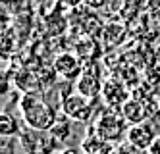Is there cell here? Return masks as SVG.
<instances>
[{
  "instance_id": "obj_1",
  "label": "cell",
  "mask_w": 160,
  "mask_h": 154,
  "mask_svg": "<svg viewBox=\"0 0 160 154\" xmlns=\"http://www.w3.org/2000/svg\"><path fill=\"white\" fill-rule=\"evenodd\" d=\"M19 114L21 120L29 129H37V131H48V129L56 123L58 114L52 106L35 97L33 92H25L19 100Z\"/></svg>"
},
{
  "instance_id": "obj_2",
  "label": "cell",
  "mask_w": 160,
  "mask_h": 154,
  "mask_svg": "<svg viewBox=\"0 0 160 154\" xmlns=\"http://www.w3.org/2000/svg\"><path fill=\"white\" fill-rule=\"evenodd\" d=\"M125 122L123 117L116 112H104V114H100L97 117V122L93 125V135L100 137V139H104L106 143H118V141L123 137V135H128V129H125Z\"/></svg>"
},
{
  "instance_id": "obj_3",
  "label": "cell",
  "mask_w": 160,
  "mask_h": 154,
  "mask_svg": "<svg viewBox=\"0 0 160 154\" xmlns=\"http://www.w3.org/2000/svg\"><path fill=\"white\" fill-rule=\"evenodd\" d=\"M19 145L27 154H52L58 148V143L48 131H37L29 127L19 135Z\"/></svg>"
},
{
  "instance_id": "obj_4",
  "label": "cell",
  "mask_w": 160,
  "mask_h": 154,
  "mask_svg": "<svg viewBox=\"0 0 160 154\" xmlns=\"http://www.w3.org/2000/svg\"><path fill=\"white\" fill-rule=\"evenodd\" d=\"M62 112L72 122H89L93 117V100L79 92H72L62 100Z\"/></svg>"
},
{
  "instance_id": "obj_5",
  "label": "cell",
  "mask_w": 160,
  "mask_h": 154,
  "mask_svg": "<svg viewBox=\"0 0 160 154\" xmlns=\"http://www.w3.org/2000/svg\"><path fill=\"white\" fill-rule=\"evenodd\" d=\"M128 143L135 148H139L143 152H148V148H151L154 145L156 141V129L151 122H141V123H135V125H129L128 127Z\"/></svg>"
},
{
  "instance_id": "obj_6",
  "label": "cell",
  "mask_w": 160,
  "mask_h": 154,
  "mask_svg": "<svg viewBox=\"0 0 160 154\" xmlns=\"http://www.w3.org/2000/svg\"><path fill=\"white\" fill-rule=\"evenodd\" d=\"M100 97L104 98L106 106H110V108H114V110H120L122 106L131 98V94H129L128 89H125V85H123L122 81L108 79V81L102 83V92H100Z\"/></svg>"
},
{
  "instance_id": "obj_7",
  "label": "cell",
  "mask_w": 160,
  "mask_h": 154,
  "mask_svg": "<svg viewBox=\"0 0 160 154\" xmlns=\"http://www.w3.org/2000/svg\"><path fill=\"white\" fill-rule=\"evenodd\" d=\"M52 67H54V73L60 75V77L66 79V81H72V79L77 81L79 75L85 72V69L81 67V62H79L73 54H70V52H64V54H58V56H56Z\"/></svg>"
},
{
  "instance_id": "obj_8",
  "label": "cell",
  "mask_w": 160,
  "mask_h": 154,
  "mask_svg": "<svg viewBox=\"0 0 160 154\" xmlns=\"http://www.w3.org/2000/svg\"><path fill=\"white\" fill-rule=\"evenodd\" d=\"M75 92L83 94V97H87L91 100H95L102 92V83L95 73H91L89 69H85V72L79 75V79L75 81Z\"/></svg>"
},
{
  "instance_id": "obj_9",
  "label": "cell",
  "mask_w": 160,
  "mask_h": 154,
  "mask_svg": "<svg viewBox=\"0 0 160 154\" xmlns=\"http://www.w3.org/2000/svg\"><path fill=\"white\" fill-rule=\"evenodd\" d=\"M120 116H122L128 123L135 125V123H141V122H147V120H148V110L145 108L143 100H137V98L131 97V98L120 108Z\"/></svg>"
},
{
  "instance_id": "obj_10",
  "label": "cell",
  "mask_w": 160,
  "mask_h": 154,
  "mask_svg": "<svg viewBox=\"0 0 160 154\" xmlns=\"http://www.w3.org/2000/svg\"><path fill=\"white\" fill-rule=\"evenodd\" d=\"M81 150L87 152V154H110L112 152V145L106 143L104 139L97 137V135H93V137L89 135V137H85L81 141Z\"/></svg>"
},
{
  "instance_id": "obj_11",
  "label": "cell",
  "mask_w": 160,
  "mask_h": 154,
  "mask_svg": "<svg viewBox=\"0 0 160 154\" xmlns=\"http://www.w3.org/2000/svg\"><path fill=\"white\" fill-rule=\"evenodd\" d=\"M70 122L72 120H68V117H64V120H56V123L48 129V133L52 135V139L58 145L70 139V135H72V123Z\"/></svg>"
},
{
  "instance_id": "obj_12",
  "label": "cell",
  "mask_w": 160,
  "mask_h": 154,
  "mask_svg": "<svg viewBox=\"0 0 160 154\" xmlns=\"http://www.w3.org/2000/svg\"><path fill=\"white\" fill-rule=\"evenodd\" d=\"M0 135L2 137H16L21 135L19 133V123L16 122L14 116H10L8 112H4L0 116Z\"/></svg>"
},
{
  "instance_id": "obj_13",
  "label": "cell",
  "mask_w": 160,
  "mask_h": 154,
  "mask_svg": "<svg viewBox=\"0 0 160 154\" xmlns=\"http://www.w3.org/2000/svg\"><path fill=\"white\" fill-rule=\"evenodd\" d=\"M110 154H148V152H143V150H139V148L131 147L129 143H125V145H120V147H116V148H112Z\"/></svg>"
},
{
  "instance_id": "obj_14",
  "label": "cell",
  "mask_w": 160,
  "mask_h": 154,
  "mask_svg": "<svg viewBox=\"0 0 160 154\" xmlns=\"http://www.w3.org/2000/svg\"><path fill=\"white\" fill-rule=\"evenodd\" d=\"M154 60H156V64L160 66V44L156 46V50H154Z\"/></svg>"
},
{
  "instance_id": "obj_15",
  "label": "cell",
  "mask_w": 160,
  "mask_h": 154,
  "mask_svg": "<svg viewBox=\"0 0 160 154\" xmlns=\"http://www.w3.org/2000/svg\"><path fill=\"white\" fill-rule=\"evenodd\" d=\"M62 154H75V150H73V148H68V150H64Z\"/></svg>"
},
{
  "instance_id": "obj_16",
  "label": "cell",
  "mask_w": 160,
  "mask_h": 154,
  "mask_svg": "<svg viewBox=\"0 0 160 154\" xmlns=\"http://www.w3.org/2000/svg\"><path fill=\"white\" fill-rule=\"evenodd\" d=\"M156 104H158V112H160V98H158V102H156Z\"/></svg>"
},
{
  "instance_id": "obj_17",
  "label": "cell",
  "mask_w": 160,
  "mask_h": 154,
  "mask_svg": "<svg viewBox=\"0 0 160 154\" xmlns=\"http://www.w3.org/2000/svg\"><path fill=\"white\" fill-rule=\"evenodd\" d=\"M83 154H87V152H83Z\"/></svg>"
}]
</instances>
